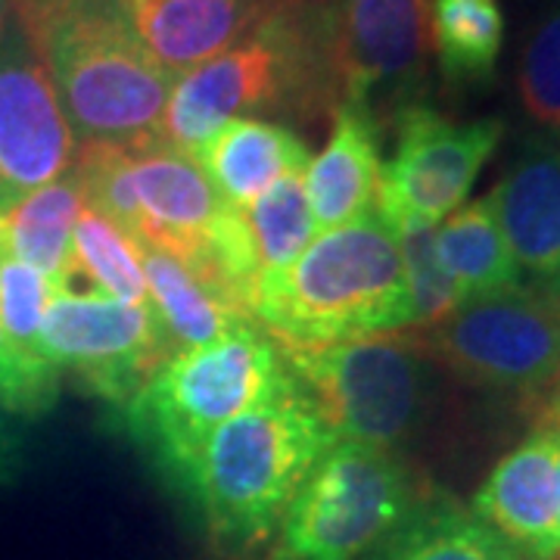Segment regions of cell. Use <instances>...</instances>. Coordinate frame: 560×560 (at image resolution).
I'll list each match as a JSON object with an SVG mask.
<instances>
[{
    "instance_id": "6da1fadb",
    "label": "cell",
    "mask_w": 560,
    "mask_h": 560,
    "mask_svg": "<svg viewBox=\"0 0 560 560\" xmlns=\"http://www.w3.org/2000/svg\"><path fill=\"white\" fill-rule=\"evenodd\" d=\"M334 442L296 383L219 427L172 489L219 555L249 560L275 545L296 489Z\"/></svg>"
},
{
    "instance_id": "7a4b0ae2",
    "label": "cell",
    "mask_w": 560,
    "mask_h": 560,
    "mask_svg": "<svg viewBox=\"0 0 560 560\" xmlns=\"http://www.w3.org/2000/svg\"><path fill=\"white\" fill-rule=\"evenodd\" d=\"M13 16L81 143L160 135L175 81L143 47L121 0H13Z\"/></svg>"
},
{
    "instance_id": "3957f363",
    "label": "cell",
    "mask_w": 560,
    "mask_h": 560,
    "mask_svg": "<svg viewBox=\"0 0 560 560\" xmlns=\"http://www.w3.org/2000/svg\"><path fill=\"white\" fill-rule=\"evenodd\" d=\"M253 318L280 352L411 330L396 231L377 209L324 231L293 265L261 278Z\"/></svg>"
},
{
    "instance_id": "277c9868",
    "label": "cell",
    "mask_w": 560,
    "mask_h": 560,
    "mask_svg": "<svg viewBox=\"0 0 560 560\" xmlns=\"http://www.w3.org/2000/svg\"><path fill=\"white\" fill-rule=\"evenodd\" d=\"M293 386L296 377L278 342L249 324L172 355L119 411L128 436L153 458L162 480L175 482L219 427Z\"/></svg>"
},
{
    "instance_id": "5b68a950",
    "label": "cell",
    "mask_w": 560,
    "mask_h": 560,
    "mask_svg": "<svg viewBox=\"0 0 560 560\" xmlns=\"http://www.w3.org/2000/svg\"><path fill=\"white\" fill-rule=\"evenodd\" d=\"M280 113L300 119L330 113L302 3L268 13L234 47L184 72L172 84L160 138L190 153L228 121Z\"/></svg>"
},
{
    "instance_id": "8992f818",
    "label": "cell",
    "mask_w": 560,
    "mask_h": 560,
    "mask_svg": "<svg viewBox=\"0 0 560 560\" xmlns=\"http://www.w3.org/2000/svg\"><path fill=\"white\" fill-rule=\"evenodd\" d=\"M334 440L405 455L440 401V368L411 330L283 352Z\"/></svg>"
},
{
    "instance_id": "52a82bcc",
    "label": "cell",
    "mask_w": 560,
    "mask_h": 560,
    "mask_svg": "<svg viewBox=\"0 0 560 560\" xmlns=\"http://www.w3.org/2000/svg\"><path fill=\"white\" fill-rule=\"evenodd\" d=\"M433 495L405 455L337 440L296 489L271 560H368Z\"/></svg>"
},
{
    "instance_id": "ba28073f",
    "label": "cell",
    "mask_w": 560,
    "mask_h": 560,
    "mask_svg": "<svg viewBox=\"0 0 560 560\" xmlns=\"http://www.w3.org/2000/svg\"><path fill=\"white\" fill-rule=\"evenodd\" d=\"M305 25L337 106H361L383 125L415 101L430 54V0H302Z\"/></svg>"
},
{
    "instance_id": "9c48e42d",
    "label": "cell",
    "mask_w": 560,
    "mask_h": 560,
    "mask_svg": "<svg viewBox=\"0 0 560 560\" xmlns=\"http://www.w3.org/2000/svg\"><path fill=\"white\" fill-rule=\"evenodd\" d=\"M411 334L440 371L474 389L541 405L560 381V305L523 283L460 302Z\"/></svg>"
},
{
    "instance_id": "30bf717a",
    "label": "cell",
    "mask_w": 560,
    "mask_h": 560,
    "mask_svg": "<svg viewBox=\"0 0 560 560\" xmlns=\"http://www.w3.org/2000/svg\"><path fill=\"white\" fill-rule=\"evenodd\" d=\"M40 349L57 371H72L84 393L116 408H125L172 359L150 302L131 305L72 283H54Z\"/></svg>"
},
{
    "instance_id": "8fae6325",
    "label": "cell",
    "mask_w": 560,
    "mask_h": 560,
    "mask_svg": "<svg viewBox=\"0 0 560 560\" xmlns=\"http://www.w3.org/2000/svg\"><path fill=\"white\" fill-rule=\"evenodd\" d=\"M389 125L396 150L383 162L377 212L393 231L436 228L452 215L504 135L501 119L452 121L420 101L393 113Z\"/></svg>"
},
{
    "instance_id": "7c38bea8",
    "label": "cell",
    "mask_w": 560,
    "mask_h": 560,
    "mask_svg": "<svg viewBox=\"0 0 560 560\" xmlns=\"http://www.w3.org/2000/svg\"><path fill=\"white\" fill-rule=\"evenodd\" d=\"M79 160V138L57 88L16 16L0 40V215L62 178Z\"/></svg>"
},
{
    "instance_id": "4fadbf2b",
    "label": "cell",
    "mask_w": 560,
    "mask_h": 560,
    "mask_svg": "<svg viewBox=\"0 0 560 560\" xmlns=\"http://www.w3.org/2000/svg\"><path fill=\"white\" fill-rule=\"evenodd\" d=\"M501 234L521 283L560 305V147L548 131L523 140L504 178L492 187Z\"/></svg>"
},
{
    "instance_id": "5bb4252c",
    "label": "cell",
    "mask_w": 560,
    "mask_h": 560,
    "mask_svg": "<svg viewBox=\"0 0 560 560\" xmlns=\"http://www.w3.org/2000/svg\"><path fill=\"white\" fill-rule=\"evenodd\" d=\"M470 511L521 560H560L558 440L536 423L533 433L492 467Z\"/></svg>"
},
{
    "instance_id": "9a60e30c",
    "label": "cell",
    "mask_w": 560,
    "mask_h": 560,
    "mask_svg": "<svg viewBox=\"0 0 560 560\" xmlns=\"http://www.w3.org/2000/svg\"><path fill=\"white\" fill-rule=\"evenodd\" d=\"M150 57L175 79L243 40L268 13V0H121Z\"/></svg>"
},
{
    "instance_id": "2e32d148",
    "label": "cell",
    "mask_w": 560,
    "mask_h": 560,
    "mask_svg": "<svg viewBox=\"0 0 560 560\" xmlns=\"http://www.w3.org/2000/svg\"><path fill=\"white\" fill-rule=\"evenodd\" d=\"M221 200L246 212L278 180L302 175L312 162L308 143L287 125L234 119L200 140L190 153Z\"/></svg>"
},
{
    "instance_id": "e0dca14e",
    "label": "cell",
    "mask_w": 560,
    "mask_h": 560,
    "mask_svg": "<svg viewBox=\"0 0 560 560\" xmlns=\"http://www.w3.org/2000/svg\"><path fill=\"white\" fill-rule=\"evenodd\" d=\"M381 172V121L361 106H337L334 135L302 172L315 228L334 231L374 212Z\"/></svg>"
},
{
    "instance_id": "ac0fdd59",
    "label": "cell",
    "mask_w": 560,
    "mask_h": 560,
    "mask_svg": "<svg viewBox=\"0 0 560 560\" xmlns=\"http://www.w3.org/2000/svg\"><path fill=\"white\" fill-rule=\"evenodd\" d=\"M140 268L147 280V300L160 320L162 337L168 342L172 355L209 346L256 324L221 300L190 268H184L178 259L165 256L160 249L140 246Z\"/></svg>"
},
{
    "instance_id": "d6986e66",
    "label": "cell",
    "mask_w": 560,
    "mask_h": 560,
    "mask_svg": "<svg viewBox=\"0 0 560 560\" xmlns=\"http://www.w3.org/2000/svg\"><path fill=\"white\" fill-rule=\"evenodd\" d=\"M88 206L75 165L0 215V243L54 283H69L72 228Z\"/></svg>"
},
{
    "instance_id": "ffe728a7",
    "label": "cell",
    "mask_w": 560,
    "mask_h": 560,
    "mask_svg": "<svg viewBox=\"0 0 560 560\" xmlns=\"http://www.w3.org/2000/svg\"><path fill=\"white\" fill-rule=\"evenodd\" d=\"M436 253L460 287L464 302L521 287V271L489 197L464 202L442 221L436 228Z\"/></svg>"
},
{
    "instance_id": "44dd1931",
    "label": "cell",
    "mask_w": 560,
    "mask_h": 560,
    "mask_svg": "<svg viewBox=\"0 0 560 560\" xmlns=\"http://www.w3.org/2000/svg\"><path fill=\"white\" fill-rule=\"evenodd\" d=\"M368 560H521V555L470 508L436 492Z\"/></svg>"
},
{
    "instance_id": "7402d4cb",
    "label": "cell",
    "mask_w": 560,
    "mask_h": 560,
    "mask_svg": "<svg viewBox=\"0 0 560 560\" xmlns=\"http://www.w3.org/2000/svg\"><path fill=\"white\" fill-rule=\"evenodd\" d=\"M430 44L448 84H486L504 44L499 0H430Z\"/></svg>"
},
{
    "instance_id": "603a6c76",
    "label": "cell",
    "mask_w": 560,
    "mask_h": 560,
    "mask_svg": "<svg viewBox=\"0 0 560 560\" xmlns=\"http://www.w3.org/2000/svg\"><path fill=\"white\" fill-rule=\"evenodd\" d=\"M88 278L94 290L131 305H147V280L140 268V246L113 219L94 206L81 209L72 228L69 283Z\"/></svg>"
},
{
    "instance_id": "cb8c5ba5",
    "label": "cell",
    "mask_w": 560,
    "mask_h": 560,
    "mask_svg": "<svg viewBox=\"0 0 560 560\" xmlns=\"http://www.w3.org/2000/svg\"><path fill=\"white\" fill-rule=\"evenodd\" d=\"M243 215H246V231H249V243L259 265V278H268L275 271H283L287 265H293L312 246L315 231H318L305 187H302V175L278 180Z\"/></svg>"
},
{
    "instance_id": "d4e9b609",
    "label": "cell",
    "mask_w": 560,
    "mask_h": 560,
    "mask_svg": "<svg viewBox=\"0 0 560 560\" xmlns=\"http://www.w3.org/2000/svg\"><path fill=\"white\" fill-rule=\"evenodd\" d=\"M396 237L411 296V330L433 327L458 308L464 293L436 253V228H405Z\"/></svg>"
},
{
    "instance_id": "484cf974",
    "label": "cell",
    "mask_w": 560,
    "mask_h": 560,
    "mask_svg": "<svg viewBox=\"0 0 560 560\" xmlns=\"http://www.w3.org/2000/svg\"><path fill=\"white\" fill-rule=\"evenodd\" d=\"M517 91L541 131H560V0L541 13L523 44Z\"/></svg>"
},
{
    "instance_id": "4316f807",
    "label": "cell",
    "mask_w": 560,
    "mask_h": 560,
    "mask_svg": "<svg viewBox=\"0 0 560 560\" xmlns=\"http://www.w3.org/2000/svg\"><path fill=\"white\" fill-rule=\"evenodd\" d=\"M50 296H54V280L16 259L0 243V327L25 359L47 361L40 349V327Z\"/></svg>"
},
{
    "instance_id": "83f0119b",
    "label": "cell",
    "mask_w": 560,
    "mask_h": 560,
    "mask_svg": "<svg viewBox=\"0 0 560 560\" xmlns=\"http://www.w3.org/2000/svg\"><path fill=\"white\" fill-rule=\"evenodd\" d=\"M60 399V371L16 352L0 327V405L20 418H40Z\"/></svg>"
},
{
    "instance_id": "f1b7e54d",
    "label": "cell",
    "mask_w": 560,
    "mask_h": 560,
    "mask_svg": "<svg viewBox=\"0 0 560 560\" xmlns=\"http://www.w3.org/2000/svg\"><path fill=\"white\" fill-rule=\"evenodd\" d=\"M28 464V430L25 418L0 405V486H10L22 477Z\"/></svg>"
},
{
    "instance_id": "f546056e",
    "label": "cell",
    "mask_w": 560,
    "mask_h": 560,
    "mask_svg": "<svg viewBox=\"0 0 560 560\" xmlns=\"http://www.w3.org/2000/svg\"><path fill=\"white\" fill-rule=\"evenodd\" d=\"M539 427H545L555 440H558V455H560V396L551 393L548 399L539 405V418H536Z\"/></svg>"
},
{
    "instance_id": "4dcf8cb0",
    "label": "cell",
    "mask_w": 560,
    "mask_h": 560,
    "mask_svg": "<svg viewBox=\"0 0 560 560\" xmlns=\"http://www.w3.org/2000/svg\"><path fill=\"white\" fill-rule=\"evenodd\" d=\"M13 20V0H0V40L7 35V25Z\"/></svg>"
},
{
    "instance_id": "1f68e13d",
    "label": "cell",
    "mask_w": 560,
    "mask_h": 560,
    "mask_svg": "<svg viewBox=\"0 0 560 560\" xmlns=\"http://www.w3.org/2000/svg\"><path fill=\"white\" fill-rule=\"evenodd\" d=\"M302 0H268L271 10H287V7H300Z\"/></svg>"
},
{
    "instance_id": "d6a6232c",
    "label": "cell",
    "mask_w": 560,
    "mask_h": 560,
    "mask_svg": "<svg viewBox=\"0 0 560 560\" xmlns=\"http://www.w3.org/2000/svg\"><path fill=\"white\" fill-rule=\"evenodd\" d=\"M555 393H558V396H560V381H558V386H555Z\"/></svg>"
}]
</instances>
